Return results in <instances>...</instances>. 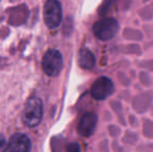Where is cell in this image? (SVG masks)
Wrapping results in <instances>:
<instances>
[{
  "mask_svg": "<svg viewBox=\"0 0 153 152\" xmlns=\"http://www.w3.org/2000/svg\"><path fill=\"white\" fill-rule=\"evenodd\" d=\"M67 149H68V151H79V146L76 143H73V144L69 145Z\"/></svg>",
  "mask_w": 153,
  "mask_h": 152,
  "instance_id": "obj_10",
  "label": "cell"
},
{
  "mask_svg": "<svg viewBox=\"0 0 153 152\" xmlns=\"http://www.w3.org/2000/svg\"><path fill=\"white\" fill-rule=\"evenodd\" d=\"M62 66H64V59L62 55L56 49H50L45 53L42 61V67L44 72L49 76H57L61 73Z\"/></svg>",
  "mask_w": 153,
  "mask_h": 152,
  "instance_id": "obj_4",
  "label": "cell"
},
{
  "mask_svg": "<svg viewBox=\"0 0 153 152\" xmlns=\"http://www.w3.org/2000/svg\"><path fill=\"white\" fill-rule=\"evenodd\" d=\"M43 118V103L39 98H31L25 104L22 113V121L28 127H36Z\"/></svg>",
  "mask_w": 153,
  "mask_h": 152,
  "instance_id": "obj_1",
  "label": "cell"
},
{
  "mask_svg": "<svg viewBox=\"0 0 153 152\" xmlns=\"http://www.w3.org/2000/svg\"><path fill=\"white\" fill-rule=\"evenodd\" d=\"M6 148H7V143L5 138L0 134V151H6Z\"/></svg>",
  "mask_w": 153,
  "mask_h": 152,
  "instance_id": "obj_9",
  "label": "cell"
},
{
  "mask_svg": "<svg viewBox=\"0 0 153 152\" xmlns=\"http://www.w3.org/2000/svg\"><path fill=\"white\" fill-rule=\"evenodd\" d=\"M115 91L114 82L108 77H100L98 78L91 87V95L96 100H104L111 95H113Z\"/></svg>",
  "mask_w": 153,
  "mask_h": 152,
  "instance_id": "obj_5",
  "label": "cell"
},
{
  "mask_svg": "<svg viewBox=\"0 0 153 152\" xmlns=\"http://www.w3.org/2000/svg\"><path fill=\"white\" fill-rule=\"evenodd\" d=\"M78 63L79 66L83 69H92L96 64V59L91 50L88 48H82L79 51Z\"/></svg>",
  "mask_w": 153,
  "mask_h": 152,
  "instance_id": "obj_8",
  "label": "cell"
},
{
  "mask_svg": "<svg viewBox=\"0 0 153 152\" xmlns=\"http://www.w3.org/2000/svg\"><path fill=\"white\" fill-rule=\"evenodd\" d=\"M119 31V23L114 18H103L93 25V33L101 41L111 40Z\"/></svg>",
  "mask_w": 153,
  "mask_h": 152,
  "instance_id": "obj_2",
  "label": "cell"
},
{
  "mask_svg": "<svg viewBox=\"0 0 153 152\" xmlns=\"http://www.w3.org/2000/svg\"><path fill=\"white\" fill-rule=\"evenodd\" d=\"M31 149V143L29 139L23 133H15L7 143L6 151L26 152Z\"/></svg>",
  "mask_w": 153,
  "mask_h": 152,
  "instance_id": "obj_7",
  "label": "cell"
},
{
  "mask_svg": "<svg viewBox=\"0 0 153 152\" xmlns=\"http://www.w3.org/2000/svg\"><path fill=\"white\" fill-rule=\"evenodd\" d=\"M98 117L94 113H87L81 117L80 121L77 126L78 133L83 138H89L94 133L97 126Z\"/></svg>",
  "mask_w": 153,
  "mask_h": 152,
  "instance_id": "obj_6",
  "label": "cell"
},
{
  "mask_svg": "<svg viewBox=\"0 0 153 152\" xmlns=\"http://www.w3.org/2000/svg\"><path fill=\"white\" fill-rule=\"evenodd\" d=\"M44 22L50 29L59 26L62 19V10L59 0H47L44 5Z\"/></svg>",
  "mask_w": 153,
  "mask_h": 152,
  "instance_id": "obj_3",
  "label": "cell"
}]
</instances>
